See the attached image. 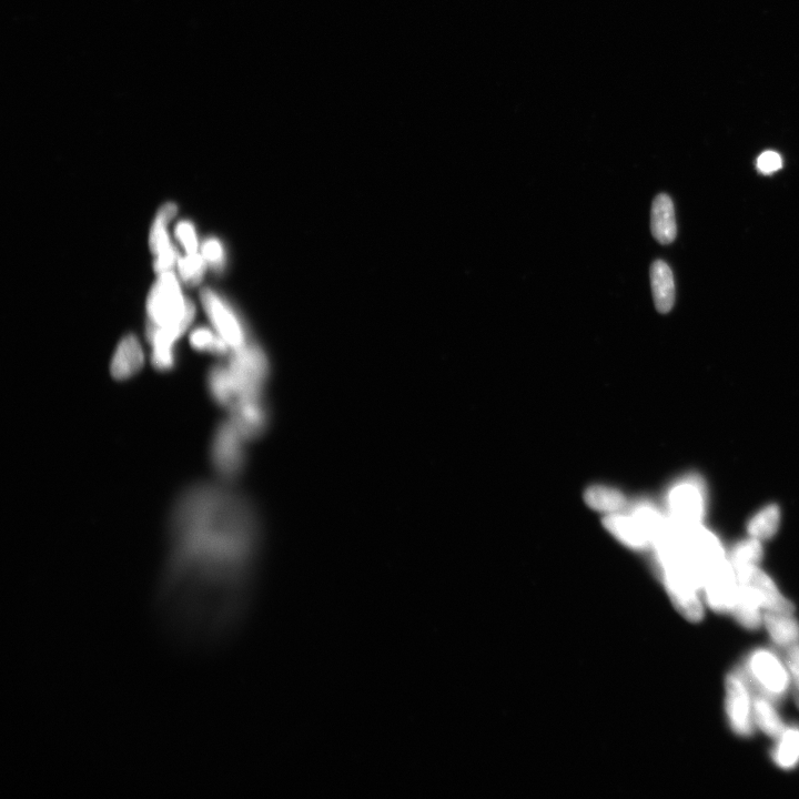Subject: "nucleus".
Listing matches in <instances>:
<instances>
[{
	"label": "nucleus",
	"instance_id": "nucleus-9",
	"mask_svg": "<svg viewBox=\"0 0 799 799\" xmlns=\"http://www.w3.org/2000/svg\"><path fill=\"white\" fill-rule=\"evenodd\" d=\"M175 204H166L158 212L150 232V248L156 256L155 270L160 273L171 271L178 264V252L171 245L167 226L177 214Z\"/></svg>",
	"mask_w": 799,
	"mask_h": 799
},
{
	"label": "nucleus",
	"instance_id": "nucleus-16",
	"mask_svg": "<svg viewBox=\"0 0 799 799\" xmlns=\"http://www.w3.org/2000/svg\"><path fill=\"white\" fill-rule=\"evenodd\" d=\"M790 613L765 611L763 624L772 641L784 649L799 644V623Z\"/></svg>",
	"mask_w": 799,
	"mask_h": 799
},
{
	"label": "nucleus",
	"instance_id": "nucleus-4",
	"mask_svg": "<svg viewBox=\"0 0 799 799\" xmlns=\"http://www.w3.org/2000/svg\"><path fill=\"white\" fill-rule=\"evenodd\" d=\"M245 440L247 438L231 420L221 423L216 430L211 444V462L221 478L234 479L244 469Z\"/></svg>",
	"mask_w": 799,
	"mask_h": 799
},
{
	"label": "nucleus",
	"instance_id": "nucleus-20",
	"mask_svg": "<svg viewBox=\"0 0 799 799\" xmlns=\"http://www.w3.org/2000/svg\"><path fill=\"white\" fill-rule=\"evenodd\" d=\"M780 523L781 510L777 505L771 504L754 515L748 523L747 531L752 538L763 541L773 538L780 528Z\"/></svg>",
	"mask_w": 799,
	"mask_h": 799
},
{
	"label": "nucleus",
	"instance_id": "nucleus-23",
	"mask_svg": "<svg viewBox=\"0 0 799 799\" xmlns=\"http://www.w3.org/2000/svg\"><path fill=\"white\" fill-rule=\"evenodd\" d=\"M191 346L198 351L214 353V355H225L229 346L218 333L207 328H197L190 335Z\"/></svg>",
	"mask_w": 799,
	"mask_h": 799
},
{
	"label": "nucleus",
	"instance_id": "nucleus-2",
	"mask_svg": "<svg viewBox=\"0 0 799 799\" xmlns=\"http://www.w3.org/2000/svg\"><path fill=\"white\" fill-rule=\"evenodd\" d=\"M148 327L175 346L194 321L195 306L187 300L173 271L160 273L147 301Z\"/></svg>",
	"mask_w": 799,
	"mask_h": 799
},
{
	"label": "nucleus",
	"instance_id": "nucleus-19",
	"mask_svg": "<svg viewBox=\"0 0 799 799\" xmlns=\"http://www.w3.org/2000/svg\"><path fill=\"white\" fill-rule=\"evenodd\" d=\"M773 761L785 771L793 770L799 764V727H786L777 738Z\"/></svg>",
	"mask_w": 799,
	"mask_h": 799
},
{
	"label": "nucleus",
	"instance_id": "nucleus-21",
	"mask_svg": "<svg viewBox=\"0 0 799 799\" xmlns=\"http://www.w3.org/2000/svg\"><path fill=\"white\" fill-rule=\"evenodd\" d=\"M763 555L762 541L751 536L750 539L737 543L727 558L735 570H741L751 568V566H758V563L763 559Z\"/></svg>",
	"mask_w": 799,
	"mask_h": 799
},
{
	"label": "nucleus",
	"instance_id": "nucleus-27",
	"mask_svg": "<svg viewBox=\"0 0 799 799\" xmlns=\"http://www.w3.org/2000/svg\"><path fill=\"white\" fill-rule=\"evenodd\" d=\"M756 167L762 175L771 176L783 168V158L776 151L767 150L757 158Z\"/></svg>",
	"mask_w": 799,
	"mask_h": 799
},
{
	"label": "nucleus",
	"instance_id": "nucleus-8",
	"mask_svg": "<svg viewBox=\"0 0 799 799\" xmlns=\"http://www.w3.org/2000/svg\"><path fill=\"white\" fill-rule=\"evenodd\" d=\"M738 579L736 572L728 559L717 565L707 575L704 582V600L709 608L716 613H730L736 598Z\"/></svg>",
	"mask_w": 799,
	"mask_h": 799
},
{
	"label": "nucleus",
	"instance_id": "nucleus-3",
	"mask_svg": "<svg viewBox=\"0 0 799 799\" xmlns=\"http://www.w3.org/2000/svg\"><path fill=\"white\" fill-rule=\"evenodd\" d=\"M745 674L761 695L780 701L790 691L791 677L787 665L774 652L758 649L748 655Z\"/></svg>",
	"mask_w": 799,
	"mask_h": 799
},
{
	"label": "nucleus",
	"instance_id": "nucleus-13",
	"mask_svg": "<svg viewBox=\"0 0 799 799\" xmlns=\"http://www.w3.org/2000/svg\"><path fill=\"white\" fill-rule=\"evenodd\" d=\"M651 229L653 237L661 245H670L676 239L675 210L670 196L661 194L654 199L651 211Z\"/></svg>",
	"mask_w": 799,
	"mask_h": 799
},
{
	"label": "nucleus",
	"instance_id": "nucleus-22",
	"mask_svg": "<svg viewBox=\"0 0 799 799\" xmlns=\"http://www.w3.org/2000/svg\"><path fill=\"white\" fill-rule=\"evenodd\" d=\"M585 500L591 508L603 512H618L625 505V498L622 493L604 487L590 489L586 492Z\"/></svg>",
	"mask_w": 799,
	"mask_h": 799
},
{
	"label": "nucleus",
	"instance_id": "nucleus-18",
	"mask_svg": "<svg viewBox=\"0 0 799 799\" xmlns=\"http://www.w3.org/2000/svg\"><path fill=\"white\" fill-rule=\"evenodd\" d=\"M754 723L767 736L777 740L786 730L782 717L776 711L773 701L763 695L754 697Z\"/></svg>",
	"mask_w": 799,
	"mask_h": 799
},
{
	"label": "nucleus",
	"instance_id": "nucleus-10",
	"mask_svg": "<svg viewBox=\"0 0 799 799\" xmlns=\"http://www.w3.org/2000/svg\"><path fill=\"white\" fill-rule=\"evenodd\" d=\"M735 572L738 582L750 585L758 595L764 611L790 614L795 612V605L785 598L770 576L758 569V566L735 570Z\"/></svg>",
	"mask_w": 799,
	"mask_h": 799
},
{
	"label": "nucleus",
	"instance_id": "nucleus-24",
	"mask_svg": "<svg viewBox=\"0 0 799 799\" xmlns=\"http://www.w3.org/2000/svg\"><path fill=\"white\" fill-rule=\"evenodd\" d=\"M177 265L181 279L190 285H197L204 277L207 262L202 255L196 252V254L187 255L185 258H179Z\"/></svg>",
	"mask_w": 799,
	"mask_h": 799
},
{
	"label": "nucleus",
	"instance_id": "nucleus-12",
	"mask_svg": "<svg viewBox=\"0 0 799 799\" xmlns=\"http://www.w3.org/2000/svg\"><path fill=\"white\" fill-rule=\"evenodd\" d=\"M144 366V351L135 336H127L119 343L113 362L111 374L116 380H127Z\"/></svg>",
	"mask_w": 799,
	"mask_h": 799
},
{
	"label": "nucleus",
	"instance_id": "nucleus-14",
	"mask_svg": "<svg viewBox=\"0 0 799 799\" xmlns=\"http://www.w3.org/2000/svg\"><path fill=\"white\" fill-rule=\"evenodd\" d=\"M650 275L655 308L666 315L673 309L675 302L673 272L666 262L656 260L653 262Z\"/></svg>",
	"mask_w": 799,
	"mask_h": 799
},
{
	"label": "nucleus",
	"instance_id": "nucleus-1",
	"mask_svg": "<svg viewBox=\"0 0 799 799\" xmlns=\"http://www.w3.org/2000/svg\"><path fill=\"white\" fill-rule=\"evenodd\" d=\"M236 495L197 484L180 495L169 528V554L161 580L188 588L240 591L247 588V564L254 523Z\"/></svg>",
	"mask_w": 799,
	"mask_h": 799
},
{
	"label": "nucleus",
	"instance_id": "nucleus-5",
	"mask_svg": "<svg viewBox=\"0 0 799 799\" xmlns=\"http://www.w3.org/2000/svg\"><path fill=\"white\" fill-rule=\"evenodd\" d=\"M748 683L741 670L728 674L725 681L727 720L732 731L741 737H751L755 727L754 699Z\"/></svg>",
	"mask_w": 799,
	"mask_h": 799
},
{
	"label": "nucleus",
	"instance_id": "nucleus-25",
	"mask_svg": "<svg viewBox=\"0 0 799 799\" xmlns=\"http://www.w3.org/2000/svg\"><path fill=\"white\" fill-rule=\"evenodd\" d=\"M176 236L187 255L198 252V237L196 228L190 221H180L176 227Z\"/></svg>",
	"mask_w": 799,
	"mask_h": 799
},
{
	"label": "nucleus",
	"instance_id": "nucleus-6",
	"mask_svg": "<svg viewBox=\"0 0 799 799\" xmlns=\"http://www.w3.org/2000/svg\"><path fill=\"white\" fill-rule=\"evenodd\" d=\"M667 503L672 522L682 525L702 524L706 509V493L702 481L691 477L676 483Z\"/></svg>",
	"mask_w": 799,
	"mask_h": 799
},
{
	"label": "nucleus",
	"instance_id": "nucleus-26",
	"mask_svg": "<svg viewBox=\"0 0 799 799\" xmlns=\"http://www.w3.org/2000/svg\"><path fill=\"white\" fill-rule=\"evenodd\" d=\"M201 255L205 258L207 264L212 267L219 268L224 264V246H222L221 242L216 238H210L204 242Z\"/></svg>",
	"mask_w": 799,
	"mask_h": 799
},
{
	"label": "nucleus",
	"instance_id": "nucleus-17",
	"mask_svg": "<svg viewBox=\"0 0 799 799\" xmlns=\"http://www.w3.org/2000/svg\"><path fill=\"white\" fill-rule=\"evenodd\" d=\"M212 399L221 407L231 409L237 401V390L234 380L226 366L212 368L207 379Z\"/></svg>",
	"mask_w": 799,
	"mask_h": 799
},
{
	"label": "nucleus",
	"instance_id": "nucleus-15",
	"mask_svg": "<svg viewBox=\"0 0 799 799\" xmlns=\"http://www.w3.org/2000/svg\"><path fill=\"white\" fill-rule=\"evenodd\" d=\"M605 527L626 545L633 549H646L652 545L649 536L634 515L612 514L605 519Z\"/></svg>",
	"mask_w": 799,
	"mask_h": 799
},
{
	"label": "nucleus",
	"instance_id": "nucleus-7",
	"mask_svg": "<svg viewBox=\"0 0 799 799\" xmlns=\"http://www.w3.org/2000/svg\"><path fill=\"white\" fill-rule=\"evenodd\" d=\"M201 301L218 335L226 341L230 349L235 351L247 345L245 329L236 313L216 292L202 290Z\"/></svg>",
	"mask_w": 799,
	"mask_h": 799
},
{
	"label": "nucleus",
	"instance_id": "nucleus-11",
	"mask_svg": "<svg viewBox=\"0 0 799 799\" xmlns=\"http://www.w3.org/2000/svg\"><path fill=\"white\" fill-rule=\"evenodd\" d=\"M763 605L750 585L738 582L735 602L731 614L744 629L756 631L763 624Z\"/></svg>",
	"mask_w": 799,
	"mask_h": 799
},
{
	"label": "nucleus",
	"instance_id": "nucleus-28",
	"mask_svg": "<svg viewBox=\"0 0 799 799\" xmlns=\"http://www.w3.org/2000/svg\"><path fill=\"white\" fill-rule=\"evenodd\" d=\"M786 665L790 672L795 702L799 709V644L788 649Z\"/></svg>",
	"mask_w": 799,
	"mask_h": 799
}]
</instances>
